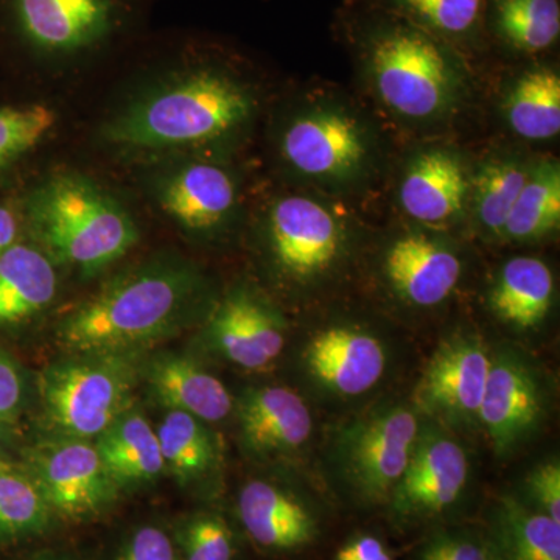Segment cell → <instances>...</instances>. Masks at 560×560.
Returning a JSON list of instances; mask_svg holds the SVG:
<instances>
[{
  "instance_id": "37",
  "label": "cell",
  "mask_w": 560,
  "mask_h": 560,
  "mask_svg": "<svg viewBox=\"0 0 560 560\" xmlns=\"http://www.w3.org/2000/svg\"><path fill=\"white\" fill-rule=\"evenodd\" d=\"M25 405V381L21 368L0 348V419L14 423Z\"/></svg>"
},
{
  "instance_id": "12",
  "label": "cell",
  "mask_w": 560,
  "mask_h": 560,
  "mask_svg": "<svg viewBox=\"0 0 560 560\" xmlns=\"http://www.w3.org/2000/svg\"><path fill=\"white\" fill-rule=\"evenodd\" d=\"M469 480V458L459 442L436 427L420 429L418 444L404 477L389 497L390 510L416 521L453 506Z\"/></svg>"
},
{
  "instance_id": "43",
  "label": "cell",
  "mask_w": 560,
  "mask_h": 560,
  "mask_svg": "<svg viewBox=\"0 0 560 560\" xmlns=\"http://www.w3.org/2000/svg\"><path fill=\"white\" fill-rule=\"evenodd\" d=\"M38 560H58V559L50 558V559H38Z\"/></svg>"
},
{
  "instance_id": "8",
  "label": "cell",
  "mask_w": 560,
  "mask_h": 560,
  "mask_svg": "<svg viewBox=\"0 0 560 560\" xmlns=\"http://www.w3.org/2000/svg\"><path fill=\"white\" fill-rule=\"evenodd\" d=\"M418 415L407 407H389L357 420L341 436L346 477L370 501L389 500L418 444Z\"/></svg>"
},
{
  "instance_id": "31",
  "label": "cell",
  "mask_w": 560,
  "mask_h": 560,
  "mask_svg": "<svg viewBox=\"0 0 560 560\" xmlns=\"http://www.w3.org/2000/svg\"><path fill=\"white\" fill-rule=\"evenodd\" d=\"M529 165L518 160L486 162L471 178V205L482 230L501 237L515 201L529 178Z\"/></svg>"
},
{
  "instance_id": "17",
  "label": "cell",
  "mask_w": 560,
  "mask_h": 560,
  "mask_svg": "<svg viewBox=\"0 0 560 560\" xmlns=\"http://www.w3.org/2000/svg\"><path fill=\"white\" fill-rule=\"evenodd\" d=\"M458 254L436 238L407 234L389 246L385 272L401 300L418 307H433L447 300L458 285Z\"/></svg>"
},
{
  "instance_id": "26",
  "label": "cell",
  "mask_w": 560,
  "mask_h": 560,
  "mask_svg": "<svg viewBox=\"0 0 560 560\" xmlns=\"http://www.w3.org/2000/svg\"><path fill=\"white\" fill-rule=\"evenodd\" d=\"M156 433L165 470L180 485L205 481L219 469V441L202 420L168 410Z\"/></svg>"
},
{
  "instance_id": "21",
  "label": "cell",
  "mask_w": 560,
  "mask_h": 560,
  "mask_svg": "<svg viewBox=\"0 0 560 560\" xmlns=\"http://www.w3.org/2000/svg\"><path fill=\"white\" fill-rule=\"evenodd\" d=\"M162 208L189 231H210L228 219L237 200L235 183L219 165L190 164L162 186Z\"/></svg>"
},
{
  "instance_id": "32",
  "label": "cell",
  "mask_w": 560,
  "mask_h": 560,
  "mask_svg": "<svg viewBox=\"0 0 560 560\" xmlns=\"http://www.w3.org/2000/svg\"><path fill=\"white\" fill-rule=\"evenodd\" d=\"M397 16L447 43L480 31L486 0H390Z\"/></svg>"
},
{
  "instance_id": "4",
  "label": "cell",
  "mask_w": 560,
  "mask_h": 560,
  "mask_svg": "<svg viewBox=\"0 0 560 560\" xmlns=\"http://www.w3.org/2000/svg\"><path fill=\"white\" fill-rule=\"evenodd\" d=\"M32 231L51 256L84 272L108 267L138 242L135 220L79 175L51 176L27 201Z\"/></svg>"
},
{
  "instance_id": "6",
  "label": "cell",
  "mask_w": 560,
  "mask_h": 560,
  "mask_svg": "<svg viewBox=\"0 0 560 560\" xmlns=\"http://www.w3.org/2000/svg\"><path fill=\"white\" fill-rule=\"evenodd\" d=\"M139 0H0L11 38L43 57L92 54L130 27Z\"/></svg>"
},
{
  "instance_id": "27",
  "label": "cell",
  "mask_w": 560,
  "mask_h": 560,
  "mask_svg": "<svg viewBox=\"0 0 560 560\" xmlns=\"http://www.w3.org/2000/svg\"><path fill=\"white\" fill-rule=\"evenodd\" d=\"M506 119L515 135L548 140L560 131V77L555 69L526 70L511 88Z\"/></svg>"
},
{
  "instance_id": "1",
  "label": "cell",
  "mask_w": 560,
  "mask_h": 560,
  "mask_svg": "<svg viewBox=\"0 0 560 560\" xmlns=\"http://www.w3.org/2000/svg\"><path fill=\"white\" fill-rule=\"evenodd\" d=\"M200 282L187 265L154 261L125 272L62 320L70 353H132L178 330Z\"/></svg>"
},
{
  "instance_id": "16",
  "label": "cell",
  "mask_w": 560,
  "mask_h": 560,
  "mask_svg": "<svg viewBox=\"0 0 560 560\" xmlns=\"http://www.w3.org/2000/svg\"><path fill=\"white\" fill-rule=\"evenodd\" d=\"M471 195L466 164L451 150H427L408 165L399 187L401 209L427 224L458 219Z\"/></svg>"
},
{
  "instance_id": "38",
  "label": "cell",
  "mask_w": 560,
  "mask_h": 560,
  "mask_svg": "<svg viewBox=\"0 0 560 560\" xmlns=\"http://www.w3.org/2000/svg\"><path fill=\"white\" fill-rule=\"evenodd\" d=\"M119 560H180L168 534L156 526H143L132 534Z\"/></svg>"
},
{
  "instance_id": "33",
  "label": "cell",
  "mask_w": 560,
  "mask_h": 560,
  "mask_svg": "<svg viewBox=\"0 0 560 560\" xmlns=\"http://www.w3.org/2000/svg\"><path fill=\"white\" fill-rule=\"evenodd\" d=\"M57 124L49 106L28 105L0 108V168L38 145Z\"/></svg>"
},
{
  "instance_id": "3",
  "label": "cell",
  "mask_w": 560,
  "mask_h": 560,
  "mask_svg": "<svg viewBox=\"0 0 560 560\" xmlns=\"http://www.w3.org/2000/svg\"><path fill=\"white\" fill-rule=\"evenodd\" d=\"M360 36L372 83L390 110L412 120L451 110L460 70L447 43L394 13L375 18Z\"/></svg>"
},
{
  "instance_id": "39",
  "label": "cell",
  "mask_w": 560,
  "mask_h": 560,
  "mask_svg": "<svg viewBox=\"0 0 560 560\" xmlns=\"http://www.w3.org/2000/svg\"><path fill=\"white\" fill-rule=\"evenodd\" d=\"M335 560H394L377 537L363 536L350 540L335 556Z\"/></svg>"
},
{
  "instance_id": "29",
  "label": "cell",
  "mask_w": 560,
  "mask_h": 560,
  "mask_svg": "<svg viewBox=\"0 0 560 560\" xmlns=\"http://www.w3.org/2000/svg\"><path fill=\"white\" fill-rule=\"evenodd\" d=\"M560 223V168L558 162H540L515 201L501 237L514 242L539 241Z\"/></svg>"
},
{
  "instance_id": "30",
  "label": "cell",
  "mask_w": 560,
  "mask_h": 560,
  "mask_svg": "<svg viewBox=\"0 0 560 560\" xmlns=\"http://www.w3.org/2000/svg\"><path fill=\"white\" fill-rule=\"evenodd\" d=\"M54 512L31 475L11 466L0 470V545L40 536Z\"/></svg>"
},
{
  "instance_id": "10",
  "label": "cell",
  "mask_w": 560,
  "mask_h": 560,
  "mask_svg": "<svg viewBox=\"0 0 560 560\" xmlns=\"http://www.w3.org/2000/svg\"><path fill=\"white\" fill-rule=\"evenodd\" d=\"M268 235L279 270L300 282L330 271L346 246L341 220L323 202L302 195H291L272 206Z\"/></svg>"
},
{
  "instance_id": "2",
  "label": "cell",
  "mask_w": 560,
  "mask_h": 560,
  "mask_svg": "<svg viewBox=\"0 0 560 560\" xmlns=\"http://www.w3.org/2000/svg\"><path fill=\"white\" fill-rule=\"evenodd\" d=\"M125 110L106 138L135 149H171L226 138L249 120L253 95L226 70L198 66Z\"/></svg>"
},
{
  "instance_id": "19",
  "label": "cell",
  "mask_w": 560,
  "mask_h": 560,
  "mask_svg": "<svg viewBox=\"0 0 560 560\" xmlns=\"http://www.w3.org/2000/svg\"><path fill=\"white\" fill-rule=\"evenodd\" d=\"M238 515L250 539L268 550H298L316 537L312 512L272 482H246L238 495Z\"/></svg>"
},
{
  "instance_id": "13",
  "label": "cell",
  "mask_w": 560,
  "mask_h": 560,
  "mask_svg": "<svg viewBox=\"0 0 560 560\" xmlns=\"http://www.w3.org/2000/svg\"><path fill=\"white\" fill-rule=\"evenodd\" d=\"M544 399L536 375L512 353L501 352L490 363L478 422L493 448L506 455L539 427Z\"/></svg>"
},
{
  "instance_id": "41",
  "label": "cell",
  "mask_w": 560,
  "mask_h": 560,
  "mask_svg": "<svg viewBox=\"0 0 560 560\" xmlns=\"http://www.w3.org/2000/svg\"><path fill=\"white\" fill-rule=\"evenodd\" d=\"M10 438V423L0 419V442L7 441Z\"/></svg>"
},
{
  "instance_id": "40",
  "label": "cell",
  "mask_w": 560,
  "mask_h": 560,
  "mask_svg": "<svg viewBox=\"0 0 560 560\" xmlns=\"http://www.w3.org/2000/svg\"><path fill=\"white\" fill-rule=\"evenodd\" d=\"M18 220L9 209L0 206V254L16 243Z\"/></svg>"
},
{
  "instance_id": "18",
  "label": "cell",
  "mask_w": 560,
  "mask_h": 560,
  "mask_svg": "<svg viewBox=\"0 0 560 560\" xmlns=\"http://www.w3.org/2000/svg\"><path fill=\"white\" fill-rule=\"evenodd\" d=\"M237 416L243 445L253 455H287L300 451L312 436L311 410L283 386L249 389L238 401Z\"/></svg>"
},
{
  "instance_id": "14",
  "label": "cell",
  "mask_w": 560,
  "mask_h": 560,
  "mask_svg": "<svg viewBox=\"0 0 560 560\" xmlns=\"http://www.w3.org/2000/svg\"><path fill=\"white\" fill-rule=\"evenodd\" d=\"M209 338L224 359L248 371L268 370L285 346L278 312L243 289L220 302L210 318Z\"/></svg>"
},
{
  "instance_id": "28",
  "label": "cell",
  "mask_w": 560,
  "mask_h": 560,
  "mask_svg": "<svg viewBox=\"0 0 560 560\" xmlns=\"http://www.w3.org/2000/svg\"><path fill=\"white\" fill-rule=\"evenodd\" d=\"M490 21L499 38L522 54L551 49L560 36L559 0H492Z\"/></svg>"
},
{
  "instance_id": "25",
  "label": "cell",
  "mask_w": 560,
  "mask_h": 560,
  "mask_svg": "<svg viewBox=\"0 0 560 560\" xmlns=\"http://www.w3.org/2000/svg\"><path fill=\"white\" fill-rule=\"evenodd\" d=\"M488 541L495 560H560V523L515 497H501Z\"/></svg>"
},
{
  "instance_id": "20",
  "label": "cell",
  "mask_w": 560,
  "mask_h": 560,
  "mask_svg": "<svg viewBox=\"0 0 560 560\" xmlns=\"http://www.w3.org/2000/svg\"><path fill=\"white\" fill-rule=\"evenodd\" d=\"M143 374L167 410L187 412L206 423L220 422L234 410L223 382L186 357L161 353L149 361Z\"/></svg>"
},
{
  "instance_id": "24",
  "label": "cell",
  "mask_w": 560,
  "mask_h": 560,
  "mask_svg": "<svg viewBox=\"0 0 560 560\" xmlns=\"http://www.w3.org/2000/svg\"><path fill=\"white\" fill-rule=\"evenodd\" d=\"M555 298V278L536 257H514L501 268L490 291L492 312L515 329L528 330L547 319Z\"/></svg>"
},
{
  "instance_id": "7",
  "label": "cell",
  "mask_w": 560,
  "mask_h": 560,
  "mask_svg": "<svg viewBox=\"0 0 560 560\" xmlns=\"http://www.w3.org/2000/svg\"><path fill=\"white\" fill-rule=\"evenodd\" d=\"M24 470L62 521H91L119 499L94 441L54 438L33 448Z\"/></svg>"
},
{
  "instance_id": "34",
  "label": "cell",
  "mask_w": 560,
  "mask_h": 560,
  "mask_svg": "<svg viewBox=\"0 0 560 560\" xmlns=\"http://www.w3.org/2000/svg\"><path fill=\"white\" fill-rule=\"evenodd\" d=\"M179 541L183 551L180 560L234 559V534L220 515H195L183 526Z\"/></svg>"
},
{
  "instance_id": "15",
  "label": "cell",
  "mask_w": 560,
  "mask_h": 560,
  "mask_svg": "<svg viewBox=\"0 0 560 560\" xmlns=\"http://www.w3.org/2000/svg\"><path fill=\"white\" fill-rule=\"evenodd\" d=\"M305 364L326 388L341 396H360L374 388L385 374V346L370 331L329 327L308 342Z\"/></svg>"
},
{
  "instance_id": "11",
  "label": "cell",
  "mask_w": 560,
  "mask_h": 560,
  "mask_svg": "<svg viewBox=\"0 0 560 560\" xmlns=\"http://www.w3.org/2000/svg\"><path fill=\"white\" fill-rule=\"evenodd\" d=\"M488 348L475 335H455L434 350L416 386V408L452 425L478 422L488 383Z\"/></svg>"
},
{
  "instance_id": "36",
  "label": "cell",
  "mask_w": 560,
  "mask_h": 560,
  "mask_svg": "<svg viewBox=\"0 0 560 560\" xmlns=\"http://www.w3.org/2000/svg\"><path fill=\"white\" fill-rule=\"evenodd\" d=\"M530 506L560 523V464L558 459L541 463L526 480Z\"/></svg>"
},
{
  "instance_id": "42",
  "label": "cell",
  "mask_w": 560,
  "mask_h": 560,
  "mask_svg": "<svg viewBox=\"0 0 560 560\" xmlns=\"http://www.w3.org/2000/svg\"><path fill=\"white\" fill-rule=\"evenodd\" d=\"M9 467H11V464L3 460L2 456H0V470L9 469Z\"/></svg>"
},
{
  "instance_id": "22",
  "label": "cell",
  "mask_w": 560,
  "mask_h": 560,
  "mask_svg": "<svg viewBox=\"0 0 560 560\" xmlns=\"http://www.w3.org/2000/svg\"><path fill=\"white\" fill-rule=\"evenodd\" d=\"M94 444L120 490L150 485L165 471L158 433L136 407L95 438Z\"/></svg>"
},
{
  "instance_id": "5",
  "label": "cell",
  "mask_w": 560,
  "mask_h": 560,
  "mask_svg": "<svg viewBox=\"0 0 560 560\" xmlns=\"http://www.w3.org/2000/svg\"><path fill=\"white\" fill-rule=\"evenodd\" d=\"M140 370L132 353H70L39 375L55 438L94 441L135 408Z\"/></svg>"
},
{
  "instance_id": "35",
  "label": "cell",
  "mask_w": 560,
  "mask_h": 560,
  "mask_svg": "<svg viewBox=\"0 0 560 560\" xmlns=\"http://www.w3.org/2000/svg\"><path fill=\"white\" fill-rule=\"evenodd\" d=\"M419 560H495L488 540L467 533H441L419 551Z\"/></svg>"
},
{
  "instance_id": "23",
  "label": "cell",
  "mask_w": 560,
  "mask_h": 560,
  "mask_svg": "<svg viewBox=\"0 0 560 560\" xmlns=\"http://www.w3.org/2000/svg\"><path fill=\"white\" fill-rule=\"evenodd\" d=\"M58 276L43 250L14 243L0 254V326L31 319L57 296Z\"/></svg>"
},
{
  "instance_id": "9",
  "label": "cell",
  "mask_w": 560,
  "mask_h": 560,
  "mask_svg": "<svg viewBox=\"0 0 560 560\" xmlns=\"http://www.w3.org/2000/svg\"><path fill=\"white\" fill-rule=\"evenodd\" d=\"M282 154L294 171L318 180L355 178L371 154L359 119L340 108H313L294 117L283 132Z\"/></svg>"
}]
</instances>
